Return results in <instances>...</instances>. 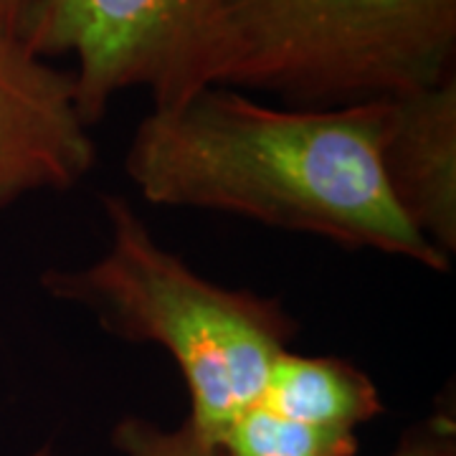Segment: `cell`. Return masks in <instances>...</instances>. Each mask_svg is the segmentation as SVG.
<instances>
[{
  "label": "cell",
  "mask_w": 456,
  "mask_h": 456,
  "mask_svg": "<svg viewBox=\"0 0 456 456\" xmlns=\"http://www.w3.org/2000/svg\"><path fill=\"white\" fill-rule=\"evenodd\" d=\"M388 99L274 110L208 86L137 125L125 173L155 206L236 213L449 272L395 206L380 165Z\"/></svg>",
  "instance_id": "cell-1"
},
{
  "label": "cell",
  "mask_w": 456,
  "mask_h": 456,
  "mask_svg": "<svg viewBox=\"0 0 456 456\" xmlns=\"http://www.w3.org/2000/svg\"><path fill=\"white\" fill-rule=\"evenodd\" d=\"M107 251L82 269H51L49 294L89 310L104 330L160 345L191 395L185 424L208 444L261 398L299 327L277 299L200 277L155 241L130 200L104 196Z\"/></svg>",
  "instance_id": "cell-2"
},
{
  "label": "cell",
  "mask_w": 456,
  "mask_h": 456,
  "mask_svg": "<svg viewBox=\"0 0 456 456\" xmlns=\"http://www.w3.org/2000/svg\"><path fill=\"white\" fill-rule=\"evenodd\" d=\"M221 86L347 107L456 74V0H221Z\"/></svg>",
  "instance_id": "cell-3"
},
{
  "label": "cell",
  "mask_w": 456,
  "mask_h": 456,
  "mask_svg": "<svg viewBox=\"0 0 456 456\" xmlns=\"http://www.w3.org/2000/svg\"><path fill=\"white\" fill-rule=\"evenodd\" d=\"M23 44L41 59H77L86 127L134 86L150 89L155 110H175L221 86L226 66L221 0H38Z\"/></svg>",
  "instance_id": "cell-4"
},
{
  "label": "cell",
  "mask_w": 456,
  "mask_h": 456,
  "mask_svg": "<svg viewBox=\"0 0 456 456\" xmlns=\"http://www.w3.org/2000/svg\"><path fill=\"white\" fill-rule=\"evenodd\" d=\"M94 160L74 74L0 31V211L28 193L74 188Z\"/></svg>",
  "instance_id": "cell-5"
},
{
  "label": "cell",
  "mask_w": 456,
  "mask_h": 456,
  "mask_svg": "<svg viewBox=\"0 0 456 456\" xmlns=\"http://www.w3.org/2000/svg\"><path fill=\"white\" fill-rule=\"evenodd\" d=\"M380 165L395 206L434 248L456 251V74L388 97Z\"/></svg>",
  "instance_id": "cell-6"
},
{
  "label": "cell",
  "mask_w": 456,
  "mask_h": 456,
  "mask_svg": "<svg viewBox=\"0 0 456 456\" xmlns=\"http://www.w3.org/2000/svg\"><path fill=\"white\" fill-rule=\"evenodd\" d=\"M297 424L355 434L383 413L373 378L340 358H310L284 350L256 401Z\"/></svg>",
  "instance_id": "cell-7"
},
{
  "label": "cell",
  "mask_w": 456,
  "mask_h": 456,
  "mask_svg": "<svg viewBox=\"0 0 456 456\" xmlns=\"http://www.w3.org/2000/svg\"><path fill=\"white\" fill-rule=\"evenodd\" d=\"M112 446L119 456H221L191 426H160L142 416H125L112 428ZM388 456H456L454 411H436L403 431Z\"/></svg>",
  "instance_id": "cell-8"
},
{
  "label": "cell",
  "mask_w": 456,
  "mask_h": 456,
  "mask_svg": "<svg viewBox=\"0 0 456 456\" xmlns=\"http://www.w3.org/2000/svg\"><path fill=\"white\" fill-rule=\"evenodd\" d=\"M221 456H355L358 434L325 431L254 403L218 434Z\"/></svg>",
  "instance_id": "cell-9"
},
{
  "label": "cell",
  "mask_w": 456,
  "mask_h": 456,
  "mask_svg": "<svg viewBox=\"0 0 456 456\" xmlns=\"http://www.w3.org/2000/svg\"><path fill=\"white\" fill-rule=\"evenodd\" d=\"M36 5L38 0H0V31L23 44V33L28 28Z\"/></svg>",
  "instance_id": "cell-10"
}]
</instances>
